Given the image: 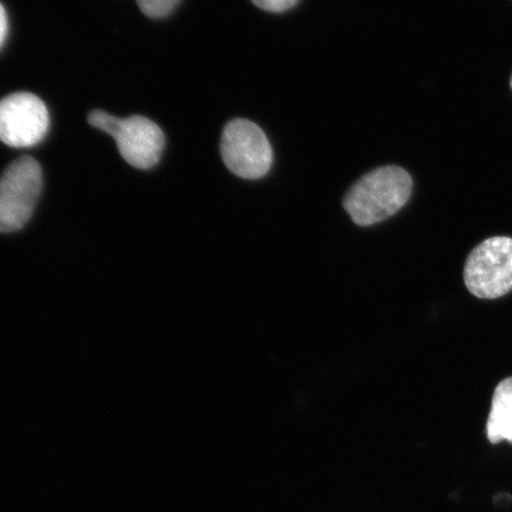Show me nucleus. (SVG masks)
I'll return each instance as SVG.
<instances>
[{"instance_id":"f257e3e1","label":"nucleus","mask_w":512,"mask_h":512,"mask_svg":"<svg viewBox=\"0 0 512 512\" xmlns=\"http://www.w3.org/2000/svg\"><path fill=\"white\" fill-rule=\"evenodd\" d=\"M412 190V177L406 170L395 165L383 166L352 185L343 207L357 226H373L405 207Z\"/></svg>"},{"instance_id":"f03ea898","label":"nucleus","mask_w":512,"mask_h":512,"mask_svg":"<svg viewBox=\"0 0 512 512\" xmlns=\"http://www.w3.org/2000/svg\"><path fill=\"white\" fill-rule=\"evenodd\" d=\"M88 123L110 134L117 143L121 157L134 168L151 169L162 157L165 146L162 128L142 115L119 119L110 113L95 110L89 113Z\"/></svg>"},{"instance_id":"7ed1b4c3","label":"nucleus","mask_w":512,"mask_h":512,"mask_svg":"<svg viewBox=\"0 0 512 512\" xmlns=\"http://www.w3.org/2000/svg\"><path fill=\"white\" fill-rule=\"evenodd\" d=\"M43 188V172L36 159L24 156L0 177V233H15L29 222Z\"/></svg>"},{"instance_id":"20e7f679","label":"nucleus","mask_w":512,"mask_h":512,"mask_svg":"<svg viewBox=\"0 0 512 512\" xmlns=\"http://www.w3.org/2000/svg\"><path fill=\"white\" fill-rule=\"evenodd\" d=\"M467 290L479 299H497L512 291V238L494 236L479 243L464 267Z\"/></svg>"},{"instance_id":"39448f33","label":"nucleus","mask_w":512,"mask_h":512,"mask_svg":"<svg viewBox=\"0 0 512 512\" xmlns=\"http://www.w3.org/2000/svg\"><path fill=\"white\" fill-rule=\"evenodd\" d=\"M224 164L243 179H259L273 164V150L264 131L247 119H234L224 127L221 138Z\"/></svg>"},{"instance_id":"423d86ee","label":"nucleus","mask_w":512,"mask_h":512,"mask_svg":"<svg viewBox=\"0 0 512 512\" xmlns=\"http://www.w3.org/2000/svg\"><path fill=\"white\" fill-rule=\"evenodd\" d=\"M49 128L46 104L32 93H15L0 100V140L22 149L41 142Z\"/></svg>"},{"instance_id":"0eeeda50","label":"nucleus","mask_w":512,"mask_h":512,"mask_svg":"<svg viewBox=\"0 0 512 512\" xmlns=\"http://www.w3.org/2000/svg\"><path fill=\"white\" fill-rule=\"evenodd\" d=\"M486 434L491 444L501 441L512 444V377L499 382L495 389Z\"/></svg>"},{"instance_id":"6e6552de","label":"nucleus","mask_w":512,"mask_h":512,"mask_svg":"<svg viewBox=\"0 0 512 512\" xmlns=\"http://www.w3.org/2000/svg\"><path fill=\"white\" fill-rule=\"evenodd\" d=\"M181 0H137L139 9L151 18H163L171 14Z\"/></svg>"},{"instance_id":"1a4fd4ad","label":"nucleus","mask_w":512,"mask_h":512,"mask_svg":"<svg viewBox=\"0 0 512 512\" xmlns=\"http://www.w3.org/2000/svg\"><path fill=\"white\" fill-rule=\"evenodd\" d=\"M252 2L261 10L279 14V12L292 9L299 0H252Z\"/></svg>"},{"instance_id":"9d476101","label":"nucleus","mask_w":512,"mask_h":512,"mask_svg":"<svg viewBox=\"0 0 512 512\" xmlns=\"http://www.w3.org/2000/svg\"><path fill=\"white\" fill-rule=\"evenodd\" d=\"M9 31V22L8 15H6V11L2 3H0V48H2L6 37H8Z\"/></svg>"},{"instance_id":"9b49d317","label":"nucleus","mask_w":512,"mask_h":512,"mask_svg":"<svg viewBox=\"0 0 512 512\" xmlns=\"http://www.w3.org/2000/svg\"><path fill=\"white\" fill-rule=\"evenodd\" d=\"M511 87H512V80H511Z\"/></svg>"}]
</instances>
